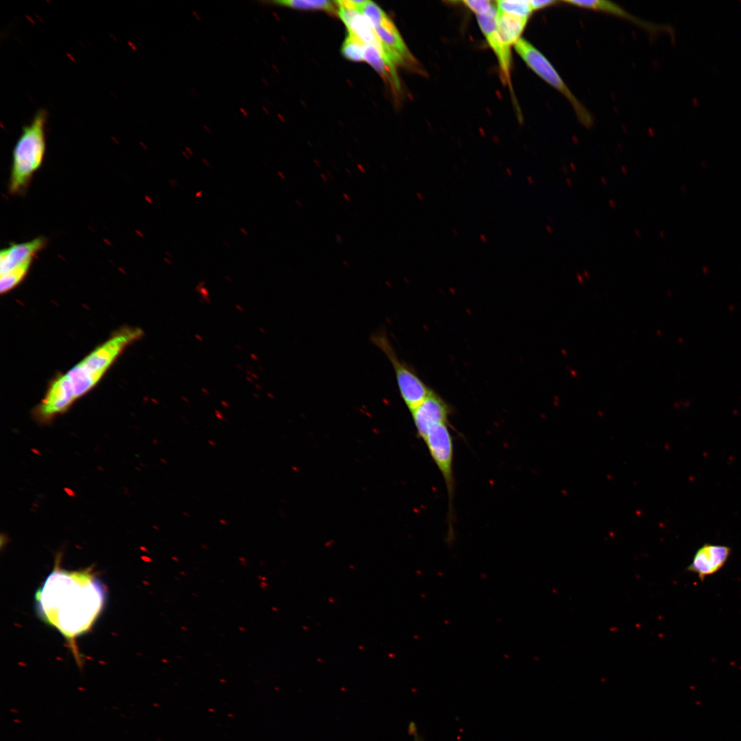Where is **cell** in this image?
Masks as SVG:
<instances>
[{
  "instance_id": "cell-9",
  "label": "cell",
  "mask_w": 741,
  "mask_h": 741,
  "mask_svg": "<svg viewBox=\"0 0 741 741\" xmlns=\"http://www.w3.org/2000/svg\"><path fill=\"white\" fill-rule=\"evenodd\" d=\"M731 548L726 545L706 543L695 553L687 572L697 574L703 580L707 576L718 572L727 563Z\"/></svg>"
},
{
  "instance_id": "cell-10",
  "label": "cell",
  "mask_w": 741,
  "mask_h": 741,
  "mask_svg": "<svg viewBox=\"0 0 741 741\" xmlns=\"http://www.w3.org/2000/svg\"><path fill=\"white\" fill-rule=\"evenodd\" d=\"M374 29L395 64H412L416 62L395 24L388 16L379 25L374 27Z\"/></svg>"
},
{
  "instance_id": "cell-5",
  "label": "cell",
  "mask_w": 741,
  "mask_h": 741,
  "mask_svg": "<svg viewBox=\"0 0 741 741\" xmlns=\"http://www.w3.org/2000/svg\"><path fill=\"white\" fill-rule=\"evenodd\" d=\"M526 64L545 82L563 94L572 104L583 125L590 127L593 118L587 108L574 95L550 62L528 40L520 38L514 45Z\"/></svg>"
},
{
  "instance_id": "cell-23",
  "label": "cell",
  "mask_w": 741,
  "mask_h": 741,
  "mask_svg": "<svg viewBox=\"0 0 741 741\" xmlns=\"http://www.w3.org/2000/svg\"><path fill=\"white\" fill-rule=\"evenodd\" d=\"M558 2V1L553 0H531L530 1V4L533 12L553 5Z\"/></svg>"
},
{
  "instance_id": "cell-26",
  "label": "cell",
  "mask_w": 741,
  "mask_h": 741,
  "mask_svg": "<svg viewBox=\"0 0 741 741\" xmlns=\"http://www.w3.org/2000/svg\"><path fill=\"white\" fill-rule=\"evenodd\" d=\"M357 168L361 173H365L366 170L361 164H357Z\"/></svg>"
},
{
  "instance_id": "cell-17",
  "label": "cell",
  "mask_w": 741,
  "mask_h": 741,
  "mask_svg": "<svg viewBox=\"0 0 741 741\" xmlns=\"http://www.w3.org/2000/svg\"><path fill=\"white\" fill-rule=\"evenodd\" d=\"M32 262V260L28 261L3 274H1V292H7L17 285L27 274Z\"/></svg>"
},
{
  "instance_id": "cell-29",
  "label": "cell",
  "mask_w": 741,
  "mask_h": 741,
  "mask_svg": "<svg viewBox=\"0 0 741 741\" xmlns=\"http://www.w3.org/2000/svg\"><path fill=\"white\" fill-rule=\"evenodd\" d=\"M208 443H209V445H210L212 447L216 446V443L213 440H209Z\"/></svg>"
},
{
  "instance_id": "cell-27",
  "label": "cell",
  "mask_w": 741,
  "mask_h": 741,
  "mask_svg": "<svg viewBox=\"0 0 741 741\" xmlns=\"http://www.w3.org/2000/svg\"><path fill=\"white\" fill-rule=\"evenodd\" d=\"M342 196H343V198H344V200H346V201H347V202L351 201V198H350V196H349V195L348 193H344L342 194Z\"/></svg>"
},
{
  "instance_id": "cell-33",
  "label": "cell",
  "mask_w": 741,
  "mask_h": 741,
  "mask_svg": "<svg viewBox=\"0 0 741 741\" xmlns=\"http://www.w3.org/2000/svg\"><path fill=\"white\" fill-rule=\"evenodd\" d=\"M240 231H241V232H242V233H244V234L245 235H248V231H246V230L245 228H240Z\"/></svg>"
},
{
  "instance_id": "cell-13",
  "label": "cell",
  "mask_w": 741,
  "mask_h": 741,
  "mask_svg": "<svg viewBox=\"0 0 741 741\" xmlns=\"http://www.w3.org/2000/svg\"><path fill=\"white\" fill-rule=\"evenodd\" d=\"M528 18L497 11V25L502 39L508 45L520 38Z\"/></svg>"
},
{
  "instance_id": "cell-25",
  "label": "cell",
  "mask_w": 741,
  "mask_h": 741,
  "mask_svg": "<svg viewBox=\"0 0 741 741\" xmlns=\"http://www.w3.org/2000/svg\"><path fill=\"white\" fill-rule=\"evenodd\" d=\"M335 237H336V243H337V244H340V245L342 244V242H343V239H342V237H341V235H340L339 234H336V236H335Z\"/></svg>"
},
{
  "instance_id": "cell-1",
  "label": "cell",
  "mask_w": 741,
  "mask_h": 741,
  "mask_svg": "<svg viewBox=\"0 0 741 741\" xmlns=\"http://www.w3.org/2000/svg\"><path fill=\"white\" fill-rule=\"evenodd\" d=\"M106 599V588L93 570L56 566L36 591L35 607L38 618L71 644L91 628Z\"/></svg>"
},
{
  "instance_id": "cell-14",
  "label": "cell",
  "mask_w": 741,
  "mask_h": 741,
  "mask_svg": "<svg viewBox=\"0 0 741 741\" xmlns=\"http://www.w3.org/2000/svg\"><path fill=\"white\" fill-rule=\"evenodd\" d=\"M364 61L377 73L388 79L397 90L400 89V82L395 70V65L386 59L373 46L364 43L363 47Z\"/></svg>"
},
{
  "instance_id": "cell-6",
  "label": "cell",
  "mask_w": 741,
  "mask_h": 741,
  "mask_svg": "<svg viewBox=\"0 0 741 741\" xmlns=\"http://www.w3.org/2000/svg\"><path fill=\"white\" fill-rule=\"evenodd\" d=\"M424 441L434 462L441 473L447 488L449 499V521L450 534L454 518V497L455 481L453 473L454 443L448 423L433 427Z\"/></svg>"
},
{
  "instance_id": "cell-37",
  "label": "cell",
  "mask_w": 741,
  "mask_h": 741,
  "mask_svg": "<svg viewBox=\"0 0 741 741\" xmlns=\"http://www.w3.org/2000/svg\"><path fill=\"white\" fill-rule=\"evenodd\" d=\"M346 172L348 173V174H349V176H351V175H352V173H351V171H350L349 169H346Z\"/></svg>"
},
{
  "instance_id": "cell-2",
  "label": "cell",
  "mask_w": 741,
  "mask_h": 741,
  "mask_svg": "<svg viewBox=\"0 0 741 741\" xmlns=\"http://www.w3.org/2000/svg\"><path fill=\"white\" fill-rule=\"evenodd\" d=\"M48 113L39 109L31 122L22 128L12 152L9 191L18 194L29 185L42 165L46 150V124Z\"/></svg>"
},
{
  "instance_id": "cell-18",
  "label": "cell",
  "mask_w": 741,
  "mask_h": 741,
  "mask_svg": "<svg viewBox=\"0 0 741 741\" xmlns=\"http://www.w3.org/2000/svg\"><path fill=\"white\" fill-rule=\"evenodd\" d=\"M364 43L354 34L348 32V35L342 43L341 53L349 60L353 62L364 61L363 51Z\"/></svg>"
},
{
  "instance_id": "cell-20",
  "label": "cell",
  "mask_w": 741,
  "mask_h": 741,
  "mask_svg": "<svg viewBox=\"0 0 741 741\" xmlns=\"http://www.w3.org/2000/svg\"><path fill=\"white\" fill-rule=\"evenodd\" d=\"M360 12L370 21L373 27L379 25L387 16L379 6L371 1H365L360 9Z\"/></svg>"
},
{
  "instance_id": "cell-39",
  "label": "cell",
  "mask_w": 741,
  "mask_h": 741,
  "mask_svg": "<svg viewBox=\"0 0 741 741\" xmlns=\"http://www.w3.org/2000/svg\"><path fill=\"white\" fill-rule=\"evenodd\" d=\"M161 460H162V462H164V463H165V464L167 463V460H163V459H161Z\"/></svg>"
},
{
  "instance_id": "cell-28",
  "label": "cell",
  "mask_w": 741,
  "mask_h": 741,
  "mask_svg": "<svg viewBox=\"0 0 741 741\" xmlns=\"http://www.w3.org/2000/svg\"><path fill=\"white\" fill-rule=\"evenodd\" d=\"M278 175L279 176V177H280V178H281V179H283V180H285V174H283V173L282 172H281V171H279V172H278Z\"/></svg>"
},
{
  "instance_id": "cell-8",
  "label": "cell",
  "mask_w": 741,
  "mask_h": 741,
  "mask_svg": "<svg viewBox=\"0 0 741 741\" xmlns=\"http://www.w3.org/2000/svg\"><path fill=\"white\" fill-rule=\"evenodd\" d=\"M477 20L480 30L498 60L502 78L505 82H509L511 66L510 46L502 39L499 34L496 8L487 14L477 16Z\"/></svg>"
},
{
  "instance_id": "cell-22",
  "label": "cell",
  "mask_w": 741,
  "mask_h": 741,
  "mask_svg": "<svg viewBox=\"0 0 741 741\" xmlns=\"http://www.w3.org/2000/svg\"><path fill=\"white\" fill-rule=\"evenodd\" d=\"M359 12H360L356 10L338 6V15L342 22L345 24L346 27L349 25L353 17Z\"/></svg>"
},
{
  "instance_id": "cell-11",
  "label": "cell",
  "mask_w": 741,
  "mask_h": 741,
  "mask_svg": "<svg viewBox=\"0 0 741 741\" xmlns=\"http://www.w3.org/2000/svg\"><path fill=\"white\" fill-rule=\"evenodd\" d=\"M45 243V239L39 237L29 242L12 244L3 249L0 253V274L33 260L36 255L43 248Z\"/></svg>"
},
{
  "instance_id": "cell-15",
  "label": "cell",
  "mask_w": 741,
  "mask_h": 741,
  "mask_svg": "<svg viewBox=\"0 0 741 741\" xmlns=\"http://www.w3.org/2000/svg\"><path fill=\"white\" fill-rule=\"evenodd\" d=\"M563 2L583 8L614 14L621 18L633 21L639 25H646L647 27V25L642 23V21L638 20L637 18L633 16L626 10L622 9L620 5L615 4L612 1L606 0H567L563 1Z\"/></svg>"
},
{
  "instance_id": "cell-36",
  "label": "cell",
  "mask_w": 741,
  "mask_h": 741,
  "mask_svg": "<svg viewBox=\"0 0 741 741\" xmlns=\"http://www.w3.org/2000/svg\"><path fill=\"white\" fill-rule=\"evenodd\" d=\"M202 193V191H199V192H198V193H196V197H200V196H201Z\"/></svg>"
},
{
  "instance_id": "cell-38",
  "label": "cell",
  "mask_w": 741,
  "mask_h": 741,
  "mask_svg": "<svg viewBox=\"0 0 741 741\" xmlns=\"http://www.w3.org/2000/svg\"><path fill=\"white\" fill-rule=\"evenodd\" d=\"M343 263H344V265H346V266H348V262H347V261H343Z\"/></svg>"
},
{
  "instance_id": "cell-21",
  "label": "cell",
  "mask_w": 741,
  "mask_h": 741,
  "mask_svg": "<svg viewBox=\"0 0 741 741\" xmlns=\"http://www.w3.org/2000/svg\"><path fill=\"white\" fill-rule=\"evenodd\" d=\"M462 3L476 16L482 15L490 12L495 8L492 2L486 0H465Z\"/></svg>"
},
{
  "instance_id": "cell-19",
  "label": "cell",
  "mask_w": 741,
  "mask_h": 741,
  "mask_svg": "<svg viewBox=\"0 0 741 741\" xmlns=\"http://www.w3.org/2000/svg\"><path fill=\"white\" fill-rule=\"evenodd\" d=\"M497 12L528 18L532 12L530 1L499 0L495 1Z\"/></svg>"
},
{
  "instance_id": "cell-30",
  "label": "cell",
  "mask_w": 741,
  "mask_h": 741,
  "mask_svg": "<svg viewBox=\"0 0 741 741\" xmlns=\"http://www.w3.org/2000/svg\"><path fill=\"white\" fill-rule=\"evenodd\" d=\"M219 522H220V524H221L222 525H224V526L227 524V521L224 519H220L219 520Z\"/></svg>"
},
{
  "instance_id": "cell-32",
  "label": "cell",
  "mask_w": 741,
  "mask_h": 741,
  "mask_svg": "<svg viewBox=\"0 0 741 741\" xmlns=\"http://www.w3.org/2000/svg\"><path fill=\"white\" fill-rule=\"evenodd\" d=\"M295 202H296V205H298V206L299 207H303V204H302V203H301V202L300 200H298V199L295 200Z\"/></svg>"
},
{
  "instance_id": "cell-7",
  "label": "cell",
  "mask_w": 741,
  "mask_h": 741,
  "mask_svg": "<svg viewBox=\"0 0 741 741\" xmlns=\"http://www.w3.org/2000/svg\"><path fill=\"white\" fill-rule=\"evenodd\" d=\"M451 412V406L432 390L425 399L411 412L419 437L424 440L433 427L448 423Z\"/></svg>"
},
{
  "instance_id": "cell-12",
  "label": "cell",
  "mask_w": 741,
  "mask_h": 741,
  "mask_svg": "<svg viewBox=\"0 0 741 741\" xmlns=\"http://www.w3.org/2000/svg\"><path fill=\"white\" fill-rule=\"evenodd\" d=\"M346 28L348 32L352 33L364 43L375 47L386 59L390 61L384 45L376 34L372 23L366 16L359 12L353 17Z\"/></svg>"
},
{
  "instance_id": "cell-24",
  "label": "cell",
  "mask_w": 741,
  "mask_h": 741,
  "mask_svg": "<svg viewBox=\"0 0 741 741\" xmlns=\"http://www.w3.org/2000/svg\"><path fill=\"white\" fill-rule=\"evenodd\" d=\"M410 731H412L414 736V741H421L416 731V728L413 725H410Z\"/></svg>"
},
{
  "instance_id": "cell-16",
  "label": "cell",
  "mask_w": 741,
  "mask_h": 741,
  "mask_svg": "<svg viewBox=\"0 0 741 741\" xmlns=\"http://www.w3.org/2000/svg\"><path fill=\"white\" fill-rule=\"evenodd\" d=\"M262 3L296 10H318L333 12L336 11L335 2L327 0H283L262 1Z\"/></svg>"
},
{
  "instance_id": "cell-4",
  "label": "cell",
  "mask_w": 741,
  "mask_h": 741,
  "mask_svg": "<svg viewBox=\"0 0 741 741\" xmlns=\"http://www.w3.org/2000/svg\"><path fill=\"white\" fill-rule=\"evenodd\" d=\"M377 346L390 362L395 371L400 395L410 412L417 408L432 392L413 369L398 357L386 333L379 331L371 337Z\"/></svg>"
},
{
  "instance_id": "cell-35",
  "label": "cell",
  "mask_w": 741,
  "mask_h": 741,
  "mask_svg": "<svg viewBox=\"0 0 741 741\" xmlns=\"http://www.w3.org/2000/svg\"><path fill=\"white\" fill-rule=\"evenodd\" d=\"M183 515H185V517H189V516H190V515L188 513H186V512H183Z\"/></svg>"
},
{
  "instance_id": "cell-34",
  "label": "cell",
  "mask_w": 741,
  "mask_h": 741,
  "mask_svg": "<svg viewBox=\"0 0 741 741\" xmlns=\"http://www.w3.org/2000/svg\"><path fill=\"white\" fill-rule=\"evenodd\" d=\"M327 174L331 179L333 178L332 174L330 172L327 171Z\"/></svg>"
},
{
  "instance_id": "cell-3",
  "label": "cell",
  "mask_w": 741,
  "mask_h": 741,
  "mask_svg": "<svg viewBox=\"0 0 741 741\" xmlns=\"http://www.w3.org/2000/svg\"><path fill=\"white\" fill-rule=\"evenodd\" d=\"M143 334L139 329H126L97 347L65 376L77 398L89 391L102 378L117 357Z\"/></svg>"
},
{
  "instance_id": "cell-31",
  "label": "cell",
  "mask_w": 741,
  "mask_h": 741,
  "mask_svg": "<svg viewBox=\"0 0 741 741\" xmlns=\"http://www.w3.org/2000/svg\"><path fill=\"white\" fill-rule=\"evenodd\" d=\"M320 177L322 178V179L323 180L324 182L327 181V178L324 174L321 173L320 174Z\"/></svg>"
}]
</instances>
